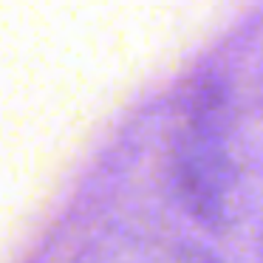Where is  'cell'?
Instances as JSON below:
<instances>
[{"label": "cell", "instance_id": "cell-1", "mask_svg": "<svg viewBox=\"0 0 263 263\" xmlns=\"http://www.w3.org/2000/svg\"><path fill=\"white\" fill-rule=\"evenodd\" d=\"M229 91L218 74L187 85L173 136V187L193 221L221 229L229 218L235 164L229 144Z\"/></svg>", "mask_w": 263, "mask_h": 263}, {"label": "cell", "instance_id": "cell-2", "mask_svg": "<svg viewBox=\"0 0 263 263\" xmlns=\"http://www.w3.org/2000/svg\"><path fill=\"white\" fill-rule=\"evenodd\" d=\"M190 263H215V260H210V257H204V255H195Z\"/></svg>", "mask_w": 263, "mask_h": 263}]
</instances>
